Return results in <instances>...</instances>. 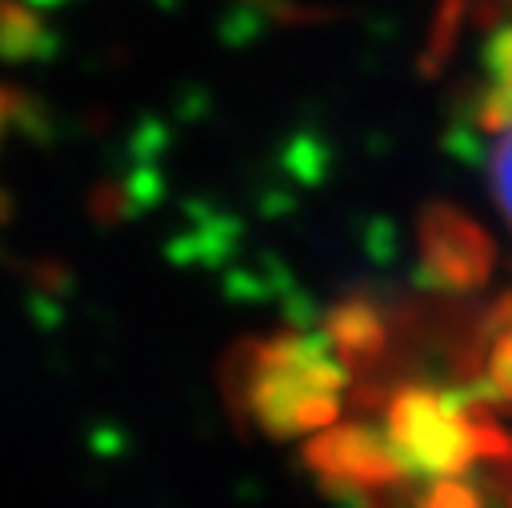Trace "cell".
I'll list each match as a JSON object with an SVG mask.
<instances>
[{
	"instance_id": "1",
	"label": "cell",
	"mask_w": 512,
	"mask_h": 508,
	"mask_svg": "<svg viewBox=\"0 0 512 508\" xmlns=\"http://www.w3.org/2000/svg\"><path fill=\"white\" fill-rule=\"evenodd\" d=\"M348 388V368L324 336L280 332L248 348L240 372L244 408L272 440L316 436L336 424Z\"/></svg>"
},
{
	"instance_id": "2",
	"label": "cell",
	"mask_w": 512,
	"mask_h": 508,
	"mask_svg": "<svg viewBox=\"0 0 512 508\" xmlns=\"http://www.w3.org/2000/svg\"><path fill=\"white\" fill-rule=\"evenodd\" d=\"M384 440L404 476L452 480L484 456H512V440L460 392L400 388L384 408Z\"/></svg>"
},
{
	"instance_id": "3",
	"label": "cell",
	"mask_w": 512,
	"mask_h": 508,
	"mask_svg": "<svg viewBox=\"0 0 512 508\" xmlns=\"http://www.w3.org/2000/svg\"><path fill=\"white\" fill-rule=\"evenodd\" d=\"M304 460L312 472H320L328 492L368 496L380 488H396L404 480V468L396 464L384 432L368 424H332L308 436Z\"/></svg>"
},
{
	"instance_id": "4",
	"label": "cell",
	"mask_w": 512,
	"mask_h": 508,
	"mask_svg": "<svg viewBox=\"0 0 512 508\" xmlns=\"http://www.w3.org/2000/svg\"><path fill=\"white\" fill-rule=\"evenodd\" d=\"M416 236H420V264H424L428 280H436L440 288L464 292V288H476L488 280L492 244H488L484 228L472 216H464L460 208L428 204L420 212Z\"/></svg>"
},
{
	"instance_id": "5",
	"label": "cell",
	"mask_w": 512,
	"mask_h": 508,
	"mask_svg": "<svg viewBox=\"0 0 512 508\" xmlns=\"http://www.w3.org/2000/svg\"><path fill=\"white\" fill-rule=\"evenodd\" d=\"M324 340L332 344V352L344 360V368H360V364H372L380 352H384V316L364 304V300H348L340 308L328 312L324 320Z\"/></svg>"
},
{
	"instance_id": "6",
	"label": "cell",
	"mask_w": 512,
	"mask_h": 508,
	"mask_svg": "<svg viewBox=\"0 0 512 508\" xmlns=\"http://www.w3.org/2000/svg\"><path fill=\"white\" fill-rule=\"evenodd\" d=\"M484 92L476 108V124L488 132L512 128V16L496 24L488 48H484Z\"/></svg>"
},
{
	"instance_id": "7",
	"label": "cell",
	"mask_w": 512,
	"mask_h": 508,
	"mask_svg": "<svg viewBox=\"0 0 512 508\" xmlns=\"http://www.w3.org/2000/svg\"><path fill=\"white\" fill-rule=\"evenodd\" d=\"M480 384L492 400L512 404V292L488 312L480 340Z\"/></svg>"
},
{
	"instance_id": "8",
	"label": "cell",
	"mask_w": 512,
	"mask_h": 508,
	"mask_svg": "<svg viewBox=\"0 0 512 508\" xmlns=\"http://www.w3.org/2000/svg\"><path fill=\"white\" fill-rule=\"evenodd\" d=\"M40 40H44V28L24 4H0V56L24 60L40 48Z\"/></svg>"
},
{
	"instance_id": "9",
	"label": "cell",
	"mask_w": 512,
	"mask_h": 508,
	"mask_svg": "<svg viewBox=\"0 0 512 508\" xmlns=\"http://www.w3.org/2000/svg\"><path fill=\"white\" fill-rule=\"evenodd\" d=\"M488 176H492V196L500 204V212L512 224V128L496 132V148L488 160Z\"/></svg>"
},
{
	"instance_id": "10",
	"label": "cell",
	"mask_w": 512,
	"mask_h": 508,
	"mask_svg": "<svg viewBox=\"0 0 512 508\" xmlns=\"http://www.w3.org/2000/svg\"><path fill=\"white\" fill-rule=\"evenodd\" d=\"M416 508H480V492L472 484H464L460 476L452 480H432L424 488V496L416 500Z\"/></svg>"
},
{
	"instance_id": "11",
	"label": "cell",
	"mask_w": 512,
	"mask_h": 508,
	"mask_svg": "<svg viewBox=\"0 0 512 508\" xmlns=\"http://www.w3.org/2000/svg\"><path fill=\"white\" fill-rule=\"evenodd\" d=\"M8 104H12L8 92H0V128H4V120H8Z\"/></svg>"
}]
</instances>
